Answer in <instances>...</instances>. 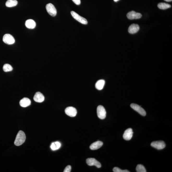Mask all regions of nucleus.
<instances>
[{
	"mask_svg": "<svg viewBox=\"0 0 172 172\" xmlns=\"http://www.w3.org/2000/svg\"><path fill=\"white\" fill-rule=\"evenodd\" d=\"M114 1H115V2H117L118 1H119V0H114Z\"/></svg>",
	"mask_w": 172,
	"mask_h": 172,
	"instance_id": "nucleus-27",
	"label": "nucleus"
},
{
	"mask_svg": "<svg viewBox=\"0 0 172 172\" xmlns=\"http://www.w3.org/2000/svg\"><path fill=\"white\" fill-rule=\"evenodd\" d=\"M140 29V27L137 24H132L129 27L128 31L130 33L134 34L138 31Z\"/></svg>",
	"mask_w": 172,
	"mask_h": 172,
	"instance_id": "nucleus-13",
	"label": "nucleus"
},
{
	"mask_svg": "<svg viewBox=\"0 0 172 172\" xmlns=\"http://www.w3.org/2000/svg\"><path fill=\"white\" fill-rule=\"evenodd\" d=\"M142 15L140 13H137L134 11H130L127 14V18L129 19H137L141 18Z\"/></svg>",
	"mask_w": 172,
	"mask_h": 172,
	"instance_id": "nucleus-8",
	"label": "nucleus"
},
{
	"mask_svg": "<svg viewBox=\"0 0 172 172\" xmlns=\"http://www.w3.org/2000/svg\"><path fill=\"white\" fill-rule=\"evenodd\" d=\"M66 114L70 117H74L76 115L77 110L74 107H67L65 110Z\"/></svg>",
	"mask_w": 172,
	"mask_h": 172,
	"instance_id": "nucleus-9",
	"label": "nucleus"
},
{
	"mask_svg": "<svg viewBox=\"0 0 172 172\" xmlns=\"http://www.w3.org/2000/svg\"><path fill=\"white\" fill-rule=\"evenodd\" d=\"M71 166L70 165H68L66 167L64 170V172H70L71 170Z\"/></svg>",
	"mask_w": 172,
	"mask_h": 172,
	"instance_id": "nucleus-24",
	"label": "nucleus"
},
{
	"mask_svg": "<svg viewBox=\"0 0 172 172\" xmlns=\"http://www.w3.org/2000/svg\"><path fill=\"white\" fill-rule=\"evenodd\" d=\"M72 1L76 5H80V4H81V1H80V0H72Z\"/></svg>",
	"mask_w": 172,
	"mask_h": 172,
	"instance_id": "nucleus-25",
	"label": "nucleus"
},
{
	"mask_svg": "<svg viewBox=\"0 0 172 172\" xmlns=\"http://www.w3.org/2000/svg\"><path fill=\"white\" fill-rule=\"evenodd\" d=\"M26 138L25 133L22 131H20L16 137L14 144L17 146L21 145L25 142Z\"/></svg>",
	"mask_w": 172,
	"mask_h": 172,
	"instance_id": "nucleus-1",
	"label": "nucleus"
},
{
	"mask_svg": "<svg viewBox=\"0 0 172 172\" xmlns=\"http://www.w3.org/2000/svg\"><path fill=\"white\" fill-rule=\"evenodd\" d=\"M164 1H167V2H170V1H171L172 0H164Z\"/></svg>",
	"mask_w": 172,
	"mask_h": 172,
	"instance_id": "nucleus-26",
	"label": "nucleus"
},
{
	"mask_svg": "<svg viewBox=\"0 0 172 172\" xmlns=\"http://www.w3.org/2000/svg\"><path fill=\"white\" fill-rule=\"evenodd\" d=\"M103 143L100 141H97L94 143L90 145V148L91 150H97L102 146Z\"/></svg>",
	"mask_w": 172,
	"mask_h": 172,
	"instance_id": "nucleus-15",
	"label": "nucleus"
},
{
	"mask_svg": "<svg viewBox=\"0 0 172 172\" xmlns=\"http://www.w3.org/2000/svg\"><path fill=\"white\" fill-rule=\"evenodd\" d=\"M3 41L5 44L11 45L15 42V39L13 36L11 34H6L4 35L3 38Z\"/></svg>",
	"mask_w": 172,
	"mask_h": 172,
	"instance_id": "nucleus-5",
	"label": "nucleus"
},
{
	"mask_svg": "<svg viewBox=\"0 0 172 172\" xmlns=\"http://www.w3.org/2000/svg\"><path fill=\"white\" fill-rule=\"evenodd\" d=\"M87 164L90 166H95L98 168L101 167V164L95 159L94 158H88L86 160Z\"/></svg>",
	"mask_w": 172,
	"mask_h": 172,
	"instance_id": "nucleus-10",
	"label": "nucleus"
},
{
	"mask_svg": "<svg viewBox=\"0 0 172 172\" xmlns=\"http://www.w3.org/2000/svg\"><path fill=\"white\" fill-rule=\"evenodd\" d=\"M158 7L160 9L165 10L171 8V5L166 3H160L158 5Z\"/></svg>",
	"mask_w": 172,
	"mask_h": 172,
	"instance_id": "nucleus-19",
	"label": "nucleus"
},
{
	"mask_svg": "<svg viewBox=\"0 0 172 172\" xmlns=\"http://www.w3.org/2000/svg\"><path fill=\"white\" fill-rule=\"evenodd\" d=\"M18 4L16 0H8L5 3V5L9 8H11L16 6Z\"/></svg>",
	"mask_w": 172,
	"mask_h": 172,
	"instance_id": "nucleus-18",
	"label": "nucleus"
},
{
	"mask_svg": "<svg viewBox=\"0 0 172 172\" xmlns=\"http://www.w3.org/2000/svg\"><path fill=\"white\" fill-rule=\"evenodd\" d=\"M151 146L157 150H161L164 148L166 145L164 142L162 140H160L152 142L151 143Z\"/></svg>",
	"mask_w": 172,
	"mask_h": 172,
	"instance_id": "nucleus-6",
	"label": "nucleus"
},
{
	"mask_svg": "<svg viewBox=\"0 0 172 172\" xmlns=\"http://www.w3.org/2000/svg\"><path fill=\"white\" fill-rule=\"evenodd\" d=\"M136 170L137 172H146L145 168L142 165L138 164L136 167Z\"/></svg>",
	"mask_w": 172,
	"mask_h": 172,
	"instance_id": "nucleus-22",
	"label": "nucleus"
},
{
	"mask_svg": "<svg viewBox=\"0 0 172 172\" xmlns=\"http://www.w3.org/2000/svg\"><path fill=\"white\" fill-rule=\"evenodd\" d=\"M61 146V143L59 142H56L52 143L51 146V148L53 150H58Z\"/></svg>",
	"mask_w": 172,
	"mask_h": 172,
	"instance_id": "nucleus-20",
	"label": "nucleus"
},
{
	"mask_svg": "<svg viewBox=\"0 0 172 172\" xmlns=\"http://www.w3.org/2000/svg\"><path fill=\"white\" fill-rule=\"evenodd\" d=\"M113 171L114 172H130L127 170H122L118 167H115L113 169Z\"/></svg>",
	"mask_w": 172,
	"mask_h": 172,
	"instance_id": "nucleus-23",
	"label": "nucleus"
},
{
	"mask_svg": "<svg viewBox=\"0 0 172 172\" xmlns=\"http://www.w3.org/2000/svg\"><path fill=\"white\" fill-rule=\"evenodd\" d=\"M105 81L103 79L98 80L95 84L96 88L98 90H102L105 84Z\"/></svg>",
	"mask_w": 172,
	"mask_h": 172,
	"instance_id": "nucleus-17",
	"label": "nucleus"
},
{
	"mask_svg": "<svg viewBox=\"0 0 172 172\" xmlns=\"http://www.w3.org/2000/svg\"><path fill=\"white\" fill-rule=\"evenodd\" d=\"M13 70L12 67L9 64H4L3 66V70L5 72L11 71Z\"/></svg>",
	"mask_w": 172,
	"mask_h": 172,
	"instance_id": "nucleus-21",
	"label": "nucleus"
},
{
	"mask_svg": "<svg viewBox=\"0 0 172 172\" xmlns=\"http://www.w3.org/2000/svg\"><path fill=\"white\" fill-rule=\"evenodd\" d=\"M44 96L40 92H37L34 95V100L36 102L41 103L44 101Z\"/></svg>",
	"mask_w": 172,
	"mask_h": 172,
	"instance_id": "nucleus-12",
	"label": "nucleus"
},
{
	"mask_svg": "<svg viewBox=\"0 0 172 172\" xmlns=\"http://www.w3.org/2000/svg\"><path fill=\"white\" fill-rule=\"evenodd\" d=\"M72 16L75 19L81 23L86 25L88 23V21L86 19L80 16L78 14L74 11H72L71 12Z\"/></svg>",
	"mask_w": 172,
	"mask_h": 172,
	"instance_id": "nucleus-2",
	"label": "nucleus"
},
{
	"mask_svg": "<svg viewBox=\"0 0 172 172\" xmlns=\"http://www.w3.org/2000/svg\"><path fill=\"white\" fill-rule=\"evenodd\" d=\"M130 106L132 108L137 112L141 115L143 116H146V113L145 110L138 105L133 103L131 104Z\"/></svg>",
	"mask_w": 172,
	"mask_h": 172,
	"instance_id": "nucleus-7",
	"label": "nucleus"
},
{
	"mask_svg": "<svg viewBox=\"0 0 172 172\" xmlns=\"http://www.w3.org/2000/svg\"><path fill=\"white\" fill-rule=\"evenodd\" d=\"M133 133L132 129L131 128L127 129L124 132L123 135V138L124 140H131L133 137Z\"/></svg>",
	"mask_w": 172,
	"mask_h": 172,
	"instance_id": "nucleus-11",
	"label": "nucleus"
},
{
	"mask_svg": "<svg viewBox=\"0 0 172 172\" xmlns=\"http://www.w3.org/2000/svg\"><path fill=\"white\" fill-rule=\"evenodd\" d=\"M47 12L51 16H56L57 14V10L53 5L51 3L47 4L46 7Z\"/></svg>",
	"mask_w": 172,
	"mask_h": 172,
	"instance_id": "nucleus-3",
	"label": "nucleus"
},
{
	"mask_svg": "<svg viewBox=\"0 0 172 172\" xmlns=\"http://www.w3.org/2000/svg\"><path fill=\"white\" fill-rule=\"evenodd\" d=\"M97 114L98 117L100 119L103 120L106 118V111L105 108L103 106L100 105L97 107Z\"/></svg>",
	"mask_w": 172,
	"mask_h": 172,
	"instance_id": "nucleus-4",
	"label": "nucleus"
},
{
	"mask_svg": "<svg viewBox=\"0 0 172 172\" xmlns=\"http://www.w3.org/2000/svg\"><path fill=\"white\" fill-rule=\"evenodd\" d=\"M31 100L29 99L27 97H24L20 100V106L22 107H26L30 105Z\"/></svg>",
	"mask_w": 172,
	"mask_h": 172,
	"instance_id": "nucleus-14",
	"label": "nucleus"
},
{
	"mask_svg": "<svg viewBox=\"0 0 172 172\" xmlns=\"http://www.w3.org/2000/svg\"><path fill=\"white\" fill-rule=\"evenodd\" d=\"M36 25L35 22L32 19H29L26 21L25 26L28 28L33 29L35 28Z\"/></svg>",
	"mask_w": 172,
	"mask_h": 172,
	"instance_id": "nucleus-16",
	"label": "nucleus"
}]
</instances>
